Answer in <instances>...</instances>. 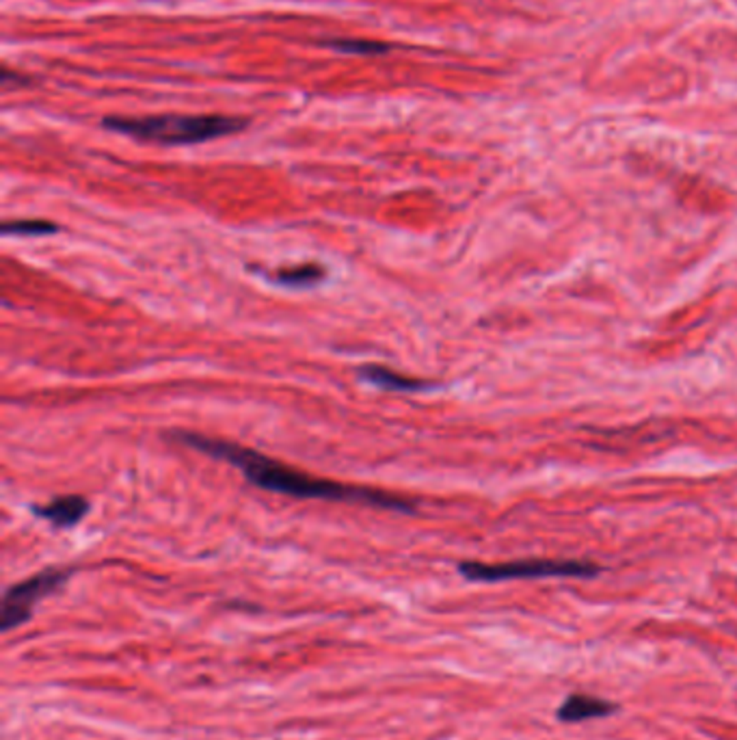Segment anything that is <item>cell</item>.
<instances>
[{
	"mask_svg": "<svg viewBox=\"0 0 737 740\" xmlns=\"http://www.w3.org/2000/svg\"><path fill=\"white\" fill-rule=\"evenodd\" d=\"M174 437L186 446L195 448L199 453L210 455V457L227 461V464L238 468L244 475V479L254 483L255 487L268 489V492L288 494L294 498L307 500H340V503H365L381 506V509L400 511V514H413V503L407 498L393 496V494L379 492V489L344 485L338 481L318 479L305 472L285 465L282 461L271 459L268 455L254 451V448L240 446V444L219 440L193 431H175Z\"/></svg>",
	"mask_w": 737,
	"mask_h": 740,
	"instance_id": "obj_1",
	"label": "cell"
},
{
	"mask_svg": "<svg viewBox=\"0 0 737 740\" xmlns=\"http://www.w3.org/2000/svg\"><path fill=\"white\" fill-rule=\"evenodd\" d=\"M249 126V119L234 115H152L105 117L102 128L150 141L160 145H195L219 136L236 135Z\"/></svg>",
	"mask_w": 737,
	"mask_h": 740,
	"instance_id": "obj_2",
	"label": "cell"
},
{
	"mask_svg": "<svg viewBox=\"0 0 737 740\" xmlns=\"http://www.w3.org/2000/svg\"><path fill=\"white\" fill-rule=\"evenodd\" d=\"M459 572L473 583H500V580L515 578H552V576H580L591 578L602 572V567L586 561H556V559H533V561H511V563H476L465 561L459 565Z\"/></svg>",
	"mask_w": 737,
	"mask_h": 740,
	"instance_id": "obj_3",
	"label": "cell"
},
{
	"mask_svg": "<svg viewBox=\"0 0 737 740\" xmlns=\"http://www.w3.org/2000/svg\"><path fill=\"white\" fill-rule=\"evenodd\" d=\"M70 576L72 569L50 567L7 589V594L3 597V611H0V628H3V632H9L28 622L37 602L61 589Z\"/></svg>",
	"mask_w": 737,
	"mask_h": 740,
	"instance_id": "obj_4",
	"label": "cell"
},
{
	"mask_svg": "<svg viewBox=\"0 0 737 740\" xmlns=\"http://www.w3.org/2000/svg\"><path fill=\"white\" fill-rule=\"evenodd\" d=\"M31 511L37 517H42V520L53 524V526H56V528H70L87 515L89 503L83 496L72 494V496L55 498L45 505H33Z\"/></svg>",
	"mask_w": 737,
	"mask_h": 740,
	"instance_id": "obj_5",
	"label": "cell"
},
{
	"mask_svg": "<svg viewBox=\"0 0 737 740\" xmlns=\"http://www.w3.org/2000/svg\"><path fill=\"white\" fill-rule=\"evenodd\" d=\"M359 377L368 384L379 385L383 390H396V392H422L431 388L428 381L407 377V375L396 373V370L379 366V364H368V366L359 368Z\"/></svg>",
	"mask_w": 737,
	"mask_h": 740,
	"instance_id": "obj_6",
	"label": "cell"
},
{
	"mask_svg": "<svg viewBox=\"0 0 737 740\" xmlns=\"http://www.w3.org/2000/svg\"><path fill=\"white\" fill-rule=\"evenodd\" d=\"M616 710L614 704L605 702V699L591 697V695H571L567 702L558 708V719L564 723H580L588 719H599V716H608Z\"/></svg>",
	"mask_w": 737,
	"mask_h": 740,
	"instance_id": "obj_7",
	"label": "cell"
},
{
	"mask_svg": "<svg viewBox=\"0 0 737 740\" xmlns=\"http://www.w3.org/2000/svg\"><path fill=\"white\" fill-rule=\"evenodd\" d=\"M324 277H327V271H324L320 265H316V262L285 266V269H279L273 273V280H275L279 286H290V288L316 286V284L323 282Z\"/></svg>",
	"mask_w": 737,
	"mask_h": 740,
	"instance_id": "obj_8",
	"label": "cell"
},
{
	"mask_svg": "<svg viewBox=\"0 0 737 740\" xmlns=\"http://www.w3.org/2000/svg\"><path fill=\"white\" fill-rule=\"evenodd\" d=\"M323 45H327L331 50H338V53L359 56H381L392 50L390 44L376 42V39H327V42H323Z\"/></svg>",
	"mask_w": 737,
	"mask_h": 740,
	"instance_id": "obj_9",
	"label": "cell"
},
{
	"mask_svg": "<svg viewBox=\"0 0 737 740\" xmlns=\"http://www.w3.org/2000/svg\"><path fill=\"white\" fill-rule=\"evenodd\" d=\"M59 230V225L53 224V221H42V219H18V221H5L0 225V232L5 236H48L55 235Z\"/></svg>",
	"mask_w": 737,
	"mask_h": 740,
	"instance_id": "obj_10",
	"label": "cell"
}]
</instances>
